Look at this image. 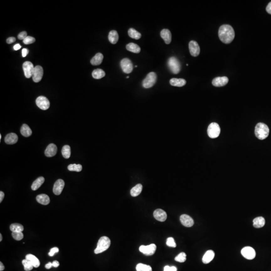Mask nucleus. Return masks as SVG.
I'll list each match as a JSON object with an SVG mask.
<instances>
[{
    "mask_svg": "<svg viewBox=\"0 0 271 271\" xmlns=\"http://www.w3.org/2000/svg\"><path fill=\"white\" fill-rule=\"evenodd\" d=\"M218 36L220 40L225 44H229L235 38V32L231 25H221L218 30Z\"/></svg>",
    "mask_w": 271,
    "mask_h": 271,
    "instance_id": "1",
    "label": "nucleus"
},
{
    "mask_svg": "<svg viewBox=\"0 0 271 271\" xmlns=\"http://www.w3.org/2000/svg\"><path fill=\"white\" fill-rule=\"evenodd\" d=\"M255 135L258 139L264 140L268 137L269 129L264 123H259L255 127Z\"/></svg>",
    "mask_w": 271,
    "mask_h": 271,
    "instance_id": "2",
    "label": "nucleus"
},
{
    "mask_svg": "<svg viewBox=\"0 0 271 271\" xmlns=\"http://www.w3.org/2000/svg\"><path fill=\"white\" fill-rule=\"evenodd\" d=\"M110 240L109 237L104 236L99 238L97 244V248L94 250L95 254L102 253L108 250L110 246Z\"/></svg>",
    "mask_w": 271,
    "mask_h": 271,
    "instance_id": "3",
    "label": "nucleus"
},
{
    "mask_svg": "<svg viewBox=\"0 0 271 271\" xmlns=\"http://www.w3.org/2000/svg\"><path fill=\"white\" fill-rule=\"evenodd\" d=\"M157 78V74L155 72H151L149 73L142 82L143 88H152L156 82Z\"/></svg>",
    "mask_w": 271,
    "mask_h": 271,
    "instance_id": "4",
    "label": "nucleus"
},
{
    "mask_svg": "<svg viewBox=\"0 0 271 271\" xmlns=\"http://www.w3.org/2000/svg\"><path fill=\"white\" fill-rule=\"evenodd\" d=\"M167 64L168 67L169 68L170 70L173 74H178V73L180 72V63L177 58L175 57L170 58L169 59H168Z\"/></svg>",
    "mask_w": 271,
    "mask_h": 271,
    "instance_id": "5",
    "label": "nucleus"
},
{
    "mask_svg": "<svg viewBox=\"0 0 271 271\" xmlns=\"http://www.w3.org/2000/svg\"><path fill=\"white\" fill-rule=\"evenodd\" d=\"M221 133V128L218 124L216 123H211L207 129V134L209 137L212 139L217 138Z\"/></svg>",
    "mask_w": 271,
    "mask_h": 271,
    "instance_id": "6",
    "label": "nucleus"
},
{
    "mask_svg": "<svg viewBox=\"0 0 271 271\" xmlns=\"http://www.w3.org/2000/svg\"><path fill=\"white\" fill-rule=\"evenodd\" d=\"M120 67L124 72L129 74L133 70V64L130 59L125 58L120 61Z\"/></svg>",
    "mask_w": 271,
    "mask_h": 271,
    "instance_id": "7",
    "label": "nucleus"
},
{
    "mask_svg": "<svg viewBox=\"0 0 271 271\" xmlns=\"http://www.w3.org/2000/svg\"><path fill=\"white\" fill-rule=\"evenodd\" d=\"M36 104L40 109L42 110H46L50 107V102L46 97L44 96H40L37 98Z\"/></svg>",
    "mask_w": 271,
    "mask_h": 271,
    "instance_id": "8",
    "label": "nucleus"
},
{
    "mask_svg": "<svg viewBox=\"0 0 271 271\" xmlns=\"http://www.w3.org/2000/svg\"><path fill=\"white\" fill-rule=\"evenodd\" d=\"M157 247L156 245L152 243L148 246H141L139 247V250L146 256H152L154 254L156 250Z\"/></svg>",
    "mask_w": 271,
    "mask_h": 271,
    "instance_id": "9",
    "label": "nucleus"
},
{
    "mask_svg": "<svg viewBox=\"0 0 271 271\" xmlns=\"http://www.w3.org/2000/svg\"><path fill=\"white\" fill-rule=\"evenodd\" d=\"M34 67L32 63L30 61H26L23 64V69L26 77L29 78L32 77L34 72Z\"/></svg>",
    "mask_w": 271,
    "mask_h": 271,
    "instance_id": "10",
    "label": "nucleus"
},
{
    "mask_svg": "<svg viewBox=\"0 0 271 271\" xmlns=\"http://www.w3.org/2000/svg\"><path fill=\"white\" fill-rule=\"evenodd\" d=\"M241 253L243 257L247 260H252L255 258L256 255L255 250L250 247H243L241 251Z\"/></svg>",
    "mask_w": 271,
    "mask_h": 271,
    "instance_id": "11",
    "label": "nucleus"
},
{
    "mask_svg": "<svg viewBox=\"0 0 271 271\" xmlns=\"http://www.w3.org/2000/svg\"><path fill=\"white\" fill-rule=\"evenodd\" d=\"M43 75V68L39 65L35 66L32 76L33 81L35 82H39L42 78Z\"/></svg>",
    "mask_w": 271,
    "mask_h": 271,
    "instance_id": "12",
    "label": "nucleus"
},
{
    "mask_svg": "<svg viewBox=\"0 0 271 271\" xmlns=\"http://www.w3.org/2000/svg\"><path fill=\"white\" fill-rule=\"evenodd\" d=\"M189 49L190 53L192 56L196 57L199 55L200 51L199 46L198 43L195 41H191L189 43Z\"/></svg>",
    "mask_w": 271,
    "mask_h": 271,
    "instance_id": "13",
    "label": "nucleus"
},
{
    "mask_svg": "<svg viewBox=\"0 0 271 271\" xmlns=\"http://www.w3.org/2000/svg\"><path fill=\"white\" fill-rule=\"evenodd\" d=\"M64 181L62 179H58L55 182L53 188V193L56 195H59L62 191L63 188H64Z\"/></svg>",
    "mask_w": 271,
    "mask_h": 271,
    "instance_id": "14",
    "label": "nucleus"
},
{
    "mask_svg": "<svg viewBox=\"0 0 271 271\" xmlns=\"http://www.w3.org/2000/svg\"><path fill=\"white\" fill-rule=\"evenodd\" d=\"M228 82V78L226 77H217L213 79L212 85L216 87L225 86Z\"/></svg>",
    "mask_w": 271,
    "mask_h": 271,
    "instance_id": "15",
    "label": "nucleus"
},
{
    "mask_svg": "<svg viewBox=\"0 0 271 271\" xmlns=\"http://www.w3.org/2000/svg\"><path fill=\"white\" fill-rule=\"evenodd\" d=\"M153 215L156 220L161 222L165 221L167 217L166 212L161 209H157L155 210L153 213Z\"/></svg>",
    "mask_w": 271,
    "mask_h": 271,
    "instance_id": "16",
    "label": "nucleus"
},
{
    "mask_svg": "<svg viewBox=\"0 0 271 271\" xmlns=\"http://www.w3.org/2000/svg\"><path fill=\"white\" fill-rule=\"evenodd\" d=\"M181 222L186 227H191L194 225L193 219L187 215H182L180 217Z\"/></svg>",
    "mask_w": 271,
    "mask_h": 271,
    "instance_id": "17",
    "label": "nucleus"
},
{
    "mask_svg": "<svg viewBox=\"0 0 271 271\" xmlns=\"http://www.w3.org/2000/svg\"><path fill=\"white\" fill-rule=\"evenodd\" d=\"M57 152V147L54 144H50L48 146L45 150V155L46 157H53L56 154Z\"/></svg>",
    "mask_w": 271,
    "mask_h": 271,
    "instance_id": "18",
    "label": "nucleus"
},
{
    "mask_svg": "<svg viewBox=\"0 0 271 271\" xmlns=\"http://www.w3.org/2000/svg\"><path fill=\"white\" fill-rule=\"evenodd\" d=\"M160 36L163 40H164L166 44H169L170 43L172 40V35L169 30L167 29H164L161 31Z\"/></svg>",
    "mask_w": 271,
    "mask_h": 271,
    "instance_id": "19",
    "label": "nucleus"
},
{
    "mask_svg": "<svg viewBox=\"0 0 271 271\" xmlns=\"http://www.w3.org/2000/svg\"><path fill=\"white\" fill-rule=\"evenodd\" d=\"M18 140V137L15 133H10L5 137V142L7 144H15Z\"/></svg>",
    "mask_w": 271,
    "mask_h": 271,
    "instance_id": "20",
    "label": "nucleus"
},
{
    "mask_svg": "<svg viewBox=\"0 0 271 271\" xmlns=\"http://www.w3.org/2000/svg\"><path fill=\"white\" fill-rule=\"evenodd\" d=\"M215 253L212 250H208L202 258V262L205 264L210 263L215 257Z\"/></svg>",
    "mask_w": 271,
    "mask_h": 271,
    "instance_id": "21",
    "label": "nucleus"
},
{
    "mask_svg": "<svg viewBox=\"0 0 271 271\" xmlns=\"http://www.w3.org/2000/svg\"><path fill=\"white\" fill-rule=\"evenodd\" d=\"M186 83V81L183 78H173L170 80V84L173 87H182Z\"/></svg>",
    "mask_w": 271,
    "mask_h": 271,
    "instance_id": "22",
    "label": "nucleus"
},
{
    "mask_svg": "<svg viewBox=\"0 0 271 271\" xmlns=\"http://www.w3.org/2000/svg\"><path fill=\"white\" fill-rule=\"evenodd\" d=\"M36 200L38 203L44 205H48L50 201L49 196L45 194H41L37 196Z\"/></svg>",
    "mask_w": 271,
    "mask_h": 271,
    "instance_id": "23",
    "label": "nucleus"
},
{
    "mask_svg": "<svg viewBox=\"0 0 271 271\" xmlns=\"http://www.w3.org/2000/svg\"><path fill=\"white\" fill-rule=\"evenodd\" d=\"M26 259L30 262L32 265L35 268L39 267L40 263L38 258L32 254H28L26 256Z\"/></svg>",
    "mask_w": 271,
    "mask_h": 271,
    "instance_id": "24",
    "label": "nucleus"
},
{
    "mask_svg": "<svg viewBox=\"0 0 271 271\" xmlns=\"http://www.w3.org/2000/svg\"><path fill=\"white\" fill-rule=\"evenodd\" d=\"M109 40L112 44H115L118 42L119 40V34L118 32L115 30H112L109 32L108 36Z\"/></svg>",
    "mask_w": 271,
    "mask_h": 271,
    "instance_id": "25",
    "label": "nucleus"
},
{
    "mask_svg": "<svg viewBox=\"0 0 271 271\" xmlns=\"http://www.w3.org/2000/svg\"><path fill=\"white\" fill-rule=\"evenodd\" d=\"M103 59L104 56L103 54L100 53H98L91 59L90 63L93 65H98L102 63Z\"/></svg>",
    "mask_w": 271,
    "mask_h": 271,
    "instance_id": "26",
    "label": "nucleus"
},
{
    "mask_svg": "<svg viewBox=\"0 0 271 271\" xmlns=\"http://www.w3.org/2000/svg\"><path fill=\"white\" fill-rule=\"evenodd\" d=\"M265 220L262 216L256 217L253 220V226L255 228H261L265 225Z\"/></svg>",
    "mask_w": 271,
    "mask_h": 271,
    "instance_id": "27",
    "label": "nucleus"
},
{
    "mask_svg": "<svg viewBox=\"0 0 271 271\" xmlns=\"http://www.w3.org/2000/svg\"><path fill=\"white\" fill-rule=\"evenodd\" d=\"M126 49L128 51L134 53H139L141 51V48L139 46L134 43H130L127 44L126 45Z\"/></svg>",
    "mask_w": 271,
    "mask_h": 271,
    "instance_id": "28",
    "label": "nucleus"
},
{
    "mask_svg": "<svg viewBox=\"0 0 271 271\" xmlns=\"http://www.w3.org/2000/svg\"><path fill=\"white\" fill-rule=\"evenodd\" d=\"M44 181H45V179H44L43 177H40L39 178H38L32 183V185L31 186L32 189L34 191L37 190L43 184Z\"/></svg>",
    "mask_w": 271,
    "mask_h": 271,
    "instance_id": "29",
    "label": "nucleus"
},
{
    "mask_svg": "<svg viewBox=\"0 0 271 271\" xmlns=\"http://www.w3.org/2000/svg\"><path fill=\"white\" fill-rule=\"evenodd\" d=\"M142 188H143L142 185L141 184H138L135 186L133 187L132 189L130 190V195L133 197H136L141 193Z\"/></svg>",
    "mask_w": 271,
    "mask_h": 271,
    "instance_id": "30",
    "label": "nucleus"
},
{
    "mask_svg": "<svg viewBox=\"0 0 271 271\" xmlns=\"http://www.w3.org/2000/svg\"><path fill=\"white\" fill-rule=\"evenodd\" d=\"M105 75V72L101 69H95L92 72V76L94 79H101Z\"/></svg>",
    "mask_w": 271,
    "mask_h": 271,
    "instance_id": "31",
    "label": "nucleus"
},
{
    "mask_svg": "<svg viewBox=\"0 0 271 271\" xmlns=\"http://www.w3.org/2000/svg\"><path fill=\"white\" fill-rule=\"evenodd\" d=\"M21 133L23 136L28 137L32 135V130L26 124H23L21 128Z\"/></svg>",
    "mask_w": 271,
    "mask_h": 271,
    "instance_id": "32",
    "label": "nucleus"
},
{
    "mask_svg": "<svg viewBox=\"0 0 271 271\" xmlns=\"http://www.w3.org/2000/svg\"><path fill=\"white\" fill-rule=\"evenodd\" d=\"M128 35L131 38L138 40L141 37V34L134 28H130L128 30Z\"/></svg>",
    "mask_w": 271,
    "mask_h": 271,
    "instance_id": "33",
    "label": "nucleus"
},
{
    "mask_svg": "<svg viewBox=\"0 0 271 271\" xmlns=\"http://www.w3.org/2000/svg\"><path fill=\"white\" fill-rule=\"evenodd\" d=\"M10 230L12 232H22L24 227L20 223H13L10 226Z\"/></svg>",
    "mask_w": 271,
    "mask_h": 271,
    "instance_id": "34",
    "label": "nucleus"
},
{
    "mask_svg": "<svg viewBox=\"0 0 271 271\" xmlns=\"http://www.w3.org/2000/svg\"><path fill=\"white\" fill-rule=\"evenodd\" d=\"M62 154L65 159H68L71 155V149L69 146L65 145L62 149Z\"/></svg>",
    "mask_w": 271,
    "mask_h": 271,
    "instance_id": "35",
    "label": "nucleus"
},
{
    "mask_svg": "<svg viewBox=\"0 0 271 271\" xmlns=\"http://www.w3.org/2000/svg\"><path fill=\"white\" fill-rule=\"evenodd\" d=\"M137 271H152V268L149 265L142 263H138L136 266Z\"/></svg>",
    "mask_w": 271,
    "mask_h": 271,
    "instance_id": "36",
    "label": "nucleus"
},
{
    "mask_svg": "<svg viewBox=\"0 0 271 271\" xmlns=\"http://www.w3.org/2000/svg\"><path fill=\"white\" fill-rule=\"evenodd\" d=\"M68 169L70 171L79 172L82 169V165L73 164H70L68 166Z\"/></svg>",
    "mask_w": 271,
    "mask_h": 271,
    "instance_id": "37",
    "label": "nucleus"
},
{
    "mask_svg": "<svg viewBox=\"0 0 271 271\" xmlns=\"http://www.w3.org/2000/svg\"><path fill=\"white\" fill-rule=\"evenodd\" d=\"M175 260L178 262L183 263L186 260V255L184 252H181L175 258Z\"/></svg>",
    "mask_w": 271,
    "mask_h": 271,
    "instance_id": "38",
    "label": "nucleus"
},
{
    "mask_svg": "<svg viewBox=\"0 0 271 271\" xmlns=\"http://www.w3.org/2000/svg\"><path fill=\"white\" fill-rule=\"evenodd\" d=\"M22 263L24 266V270L26 271H31L33 268V266L32 265L31 263L27 260L26 259L23 260L22 261Z\"/></svg>",
    "mask_w": 271,
    "mask_h": 271,
    "instance_id": "39",
    "label": "nucleus"
},
{
    "mask_svg": "<svg viewBox=\"0 0 271 271\" xmlns=\"http://www.w3.org/2000/svg\"><path fill=\"white\" fill-rule=\"evenodd\" d=\"M12 236L14 239L16 241H21L24 237L22 232H12Z\"/></svg>",
    "mask_w": 271,
    "mask_h": 271,
    "instance_id": "40",
    "label": "nucleus"
},
{
    "mask_svg": "<svg viewBox=\"0 0 271 271\" xmlns=\"http://www.w3.org/2000/svg\"><path fill=\"white\" fill-rule=\"evenodd\" d=\"M166 245L169 247H176V244L174 240L173 237H168L166 241Z\"/></svg>",
    "mask_w": 271,
    "mask_h": 271,
    "instance_id": "41",
    "label": "nucleus"
},
{
    "mask_svg": "<svg viewBox=\"0 0 271 271\" xmlns=\"http://www.w3.org/2000/svg\"><path fill=\"white\" fill-rule=\"evenodd\" d=\"M35 42V38L31 36H27L24 40H23V42H24V44H27V45L32 44Z\"/></svg>",
    "mask_w": 271,
    "mask_h": 271,
    "instance_id": "42",
    "label": "nucleus"
},
{
    "mask_svg": "<svg viewBox=\"0 0 271 271\" xmlns=\"http://www.w3.org/2000/svg\"><path fill=\"white\" fill-rule=\"evenodd\" d=\"M27 37V33L25 31L22 32L18 35V38L20 40H24Z\"/></svg>",
    "mask_w": 271,
    "mask_h": 271,
    "instance_id": "43",
    "label": "nucleus"
},
{
    "mask_svg": "<svg viewBox=\"0 0 271 271\" xmlns=\"http://www.w3.org/2000/svg\"><path fill=\"white\" fill-rule=\"evenodd\" d=\"M58 252H59V248L58 247H53L50 250V252L48 253V255L50 257H52V256H54L55 253H57Z\"/></svg>",
    "mask_w": 271,
    "mask_h": 271,
    "instance_id": "44",
    "label": "nucleus"
},
{
    "mask_svg": "<svg viewBox=\"0 0 271 271\" xmlns=\"http://www.w3.org/2000/svg\"><path fill=\"white\" fill-rule=\"evenodd\" d=\"M164 271H177V268L174 266L170 267V266H166L164 268Z\"/></svg>",
    "mask_w": 271,
    "mask_h": 271,
    "instance_id": "45",
    "label": "nucleus"
},
{
    "mask_svg": "<svg viewBox=\"0 0 271 271\" xmlns=\"http://www.w3.org/2000/svg\"><path fill=\"white\" fill-rule=\"evenodd\" d=\"M16 41V38L15 37H9L7 39V43L8 44H11V43H13L14 42Z\"/></svg>",
    "mask_w": 271,
    "mask_h": 271,
    "instance_id": "46",
    "label": "nucleus"
},
{
    "mask_svg": "<svg viewBox=\"0 0 271 271\" xmlns=\"http://www.w3.org/2000/svg\"><path fill=\"white\" fill-rule=\"evenodd\" d=\"M28 53H29V50H28L27 49H26V48L23 49L22 51V56L23 57H25L26 56L27 54H28Z\"/></svg>",
    "mask_w": 271,
    "mask_h": 271,
    "instance_id": "47",
    "label": "nucleus"
},
{
    "mask_svg": "<svg viewBox=\"0 0 271 271\" xmlns=\"http://www.w3.org/2000/svg\"><path fill=\"white\" fill-rule=\"evenodd\" d=\"M266 11L268 14H271V2L268 3L266 7Z\"/></svg>",
    "mask_w": 271,
    "mask_h": 271,
    "instance_id": "48",
    "label": "nucleus"
},
{
    "mask_svg": "<svg viewBox=\"0 0 271 271\" xmlns=\"http://www.w3.org/2000/svg\"><path fill=\"white\" fill-rule=\"evenodd\" d=\"M52 266L53 267H58L59 266V263L58 261H54L52 262Z\"/></svg>",
    "mask_w": 271,
    "mask_h": 271,
    "instance_id": "49",
    "label": "nucleus"
},
{
    "mask_svg": "<svg viewBox=\"0 0 271 271\" xmlns=\"http://www.w3.org/2000/svg\"><path fill=\"white\" fill-rule=\"evenodd\" d=\"M4 196H5V194L4 192L2 191L0 192V202L1 203L2 202L3 200L4 199Z\"/></svg>",
    "mask_w": 271,
    "mask_h": 271,
    "instance_id": "50",
    "label": "nucleus"
},
{
    "mask_svg": "<svg viewBox=\"0 0 271 271\" xmlns=\"http://www.w3.org/2000/svg\"><path fill=\"white\" fill-rule=\"evenodd\" d=\"M45 267L47 269H49V268H51L53 267L52 263H47L46 265H45Z\"/></svg>",
    "mask_w": 271,
    "mask_h": 271,
    "instance_id": "51",
    "label": "nucleus"
},
{
    "mask_svg": "<svg viewBox=\"0 0 271 271\" xmlns=\"http://www.w3.org/2000/svg\"><path fill=\"white\" fill-rule=\"evenodd\" d=\"M21 48V45L19 44H16V45H14V50H16V51L19 50V49H20Z\"/></svg>",
    "mask_w": 271,
    "mask_h": 271,
    "instance_id": "52",
    "label": "nucleus"
},
{
    "mask_svg": "<svg viewBox=\"0 0 271 271\" xmlns=\"http://www.w3.org/2000/svg\"><path fill=\"white\" fill-rule=\"evenodd\" d=\"M4 269H5V267H4L3 263L1 262H0V271H3Z\"/></svg>",
    "mask_w": 271,
    "mask_h": 271,
    "instance_id": "53",
    "label": "nucleus"
},
{
    "mask_svg": "<svg viewBox=\"0 0 271 271\" xmlns=\"http://www.w3.org/2000/svg\"><path fill=\"white\" fill-rule=\"evenodd\" d=\"M2 235L1 233V234H0V242H2Z\"/></svg>",
    "mask_w": 271,
    "mask_h": 271,
    "instance_id": "54",
    "label": "nucleus"
},
{
    "mask_svg": "<svg viewBox=\"0 0 271 271\" xmlns=\"http://www.w3.org/2000/svg\"><path fill=\"white\" fill-rule=\"evenodd\" d=\"M1 138H2V135H1V134H0V140H1Z\"/></svg>",
    "mask_w": 271,
    "mask_h": 271,
    "instance_id": "55",
    "label": "nucleus"
},
{
    "mask_svg": "<svg viewBox=\"0 0 271 271\" xmlns=\"http://www.w3.org/2000/svg\"><path fill=\"white\" fill-rule=\"evenodd\" d=\"M137 66H137V65H136L135 67H137Z\"/></svg>",
    "mask_w": 271,
    "mask_h": 271,
    "instance_id": "56",
    "label": "nucleus"
},
{
    "mask_svg": "<svg viewBox=\"0 0 271 271\" xmlns=\"http://www.w3.org/2000/svg\"><path fill=\"white\" fill-rule=\"evenodd\" d=\"M129 78V77H127V78Z\"/></svg>",
    "mask_w": 271,
    "mask_h": 271,
    "instance_id": "57",
    "label": "nucleus"
}]
</instances>
